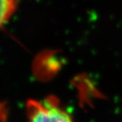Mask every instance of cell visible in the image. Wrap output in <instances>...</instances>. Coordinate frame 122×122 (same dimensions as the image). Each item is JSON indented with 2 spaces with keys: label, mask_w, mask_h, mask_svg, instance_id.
Listing matches in <instances>:
<instances>
[{
  "label": "cell",
  "mask_w": 122,
  "mask_h": 122,
  "mask_svg": "<svg viewBox=\"0 0 122 122\" xmlns=\"http://www.w3.org/2000/svg\"><path fill=\"white\" fill-rule=\"evenodd\" d=\"M26 117L27 122H75L71 114L53 95L42 100H28Z\"/></svg>",
  "instance_id": "cell-1"
},
{
  "label": "cell",
  "mask_w": 122,
  "mask_h": 122,
  "mask_svg": "<svg viewBox=\"0 0 122 122\" xmlns=\"http://www.w3.org/2000/svg\"><path fill=\"white\" fill-rule=\"evenodd\" d=\"M17 4L18 0H0V28L10 20Z\"/></svg>",
  "instance_id": "cell-2"
}]
</instances>
